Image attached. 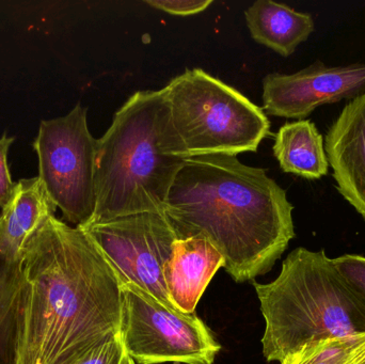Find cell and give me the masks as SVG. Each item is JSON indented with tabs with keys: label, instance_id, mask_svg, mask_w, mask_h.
<instances>
[{
	"label": "cell",
	"instance_id": "cell-3",
	"mask_svg": "<svg viewBox=\"0 0 365 364\" xmlns=\"http://www.w3.org/2000/svg\"><path fill=\"white\" fill-rule=\"evenodd\" d=\"M185 160L164 90L133 94L98 139L96 212L88 224L145 212L163 213Z\"/></svg>",
	"mask_w": 365,
	"mask_h": 364
},
{
	"label": "cell",
	"instance_id": "cell-1",
	"mask_svg": "<svg viewBox=\"0 0 365 364\" xmlns=\"http://www.w3.org/2000/svg\"><path fill=\"white\" fill-rule=\"evenodd\" d=\"M19 269L12 364H75L121 335V282L83 229L49 216Z\"/></svg>",
	"mask_w": 365,
	"mask_h": 364
},
{
	"label": "cell",
	"instance_id": "cell-8",
	"mask_svg": "<svg viewBox=\"0 0 365 364\" xmlns=\"http://www.w3.org/2000/svg\"><path fill=\"white\" fill-rule=\"evenodd\" d=\"M81 229L102 252L121 284H135L175 309L167 293L163 269L178 237L164 213L132 214Z\"/></svg>",
	"mask_w": 365,
	"mask_h": 364
},
{
	"label": "cell",
	"instance_id": "cell-11",
	"mask_svg": "<svg viewBox=\"0 0 365 364\" xmlns=\"http://www.w3.org/2000/svg\"><path fill=\"white\" fill-rule=\"evenodd\" d=\"M223 266L225 259L204 237L177 239L163 269L167 293L175 309L195 313L215 274Z\"/></svg>",
	"mask_w": 365,
	"mask_h": 364
},
{
	"label": "cell",
	"instance_id": "cell-17",
	"mask_svg": "<svg viewBox=\"0 0 365 364\" xmlns=\"http://www.w3.org/2000/svg\"><path fill=\"white\" fill-rule=\"evenodd\" d=\"M128 357L121 335H118L96 346L75 364H128Z\"/></svg>",
	"mask_w": 365,
	"mask_h": 364
},
{
	"label": "cell",
	"instance_id": "cell-10",
	"mask_svg": "<svg viewBox=\"0 0 365 364\" xmlns=\"http://www.w3.org/2000/svg\"><path fill=\"white\" fill-rule=\"evenodd\" d=\"M324 142L336 190L365 220V91L345 105Z\"/></svg>",
	"mask_w": 365,
	"mask_h": 364
},
{
	"label": "cell",
	"instance_id": "cell-2",
	"mask_svg": "<svg viewBox=\"0 0 365 364\" xmlns=\"http://www.w3.org/2000/svg\"><path fill=\"white\" fill-rule=\"evenodd\" d=\"M294 207L264 169L236 156L184 162L163 213L178 239L202 236L225 259L236 282L268 273L295 237Z\"/></svg>",
	"mask_w": 365,
	"mask_h": 364
},
{
	"label": "cell",
	"instance_id": "cell-12",
	"mask_svg": "<svg viewBox=\"0 0 365 364\" xmlns=\"http://www.w3.org/2000/svg\"><path fill=\"white\" fill-rule=\"evenodd\" d=\"M245 17L253 40L285 58L315 31L312 15L272 0H257Z\"/></svg>",
	"mask_w": 365,
	"mask_h": 364
},
{
	"label": "cell",
	"instance_id": "cell-5",
	"mask_svg": "<svg viewBox=\"0 0 365 364\" xmlns=\"http://www.w3.org/2000/svg\"><path fill=\"white\" fill-rule=\"evenodd\" d=\"M185 160L257 152L270 136L263 108L202 68H187L163 88Z\"/></svg>",
	"mask_w": 365,
	"mask_h": 364
},
{
	"label": "cell",
	"instance_id": "cell-14",
	"mask_svg": "<svg viewBox=\"0 0 365 364\" xmlns=\"http://www.w3.org/2000/svg\"><path fill=\"white\" fill-rule=\"evenodd\" d=\"M365 333L325 340L302 348L281 364H364Z\"/></svg>",
	"mask_w": 365,
	"mask_h": 364
},
{
	"label": "cell",
	"instance_id": "cell-7",
	"mask_svg": "<svg viewBox=\"0 0 365 364\" xmlns=\"http://www.w3.org/2000/svg\"><path fill=\"white\" fill-rule=\"evenodd\" d=\"M121 337L136 364H212L221 346L195 313H182L122 284Z\"/></svg>",
	"mask_w": 365,
	"mask_h": 364
},
{
	"label": "cell",
	"instance_id": "cell-18",
	"mask_svg": "<svg viewBox=\"0 0 365 364\" xmlns=\"http://www.w3.org/2000/svg\"><path fill=\"white\" fill-rule=\"evenodd\" d=\"M145 4L169 14L189 16L205 11L212 0H145Z\"/></svg>",
	"mask_w": 365,
	"mask_h": 364
},
{
	"label": "cell",
	"instance_id": "cell-21",
	"mask_svg": "<svg viewBox=\"0 0 365 364\" xmlns=\"http://www.w3.org/2000/svg\"><path fill=\"white\" fill-rule=\"evenodd\" d=\"M364 364H365V363H364Z\"/></svg>",
	"mask_w": 365,
	"mask_h": 364
},
{
	"label": "cell",
	"instance_id": "cell-15",
	"mask_svg": "<svg viewBox=\"0 0 365 364\" xmlns=\"http://www.w3.org/2000/svg\"><path fill=\"white\" fill-rule=\"evenodd\" d=\"M19 288V264L11 262L0 250V346L4 342L13 345Z\"/></svg>",
	"mask_w": 365,
	"mask_h": 364
},
{
	"label": "cell",
	"instance_id": "cell-13",
	"mask_svg": "<svg viewBox=\"0 0 365 364\" xmlns=\"http://www.w3.org/2000/svg\"><path fill=\"white\" fill-rule=\"evenodd\" d=\"M272 150L283 172L307 180H319L328 175L330 166L324 137L310 120L281 126Z\"/></svg>",
	"mask_w": 365,
	"mask_h": 364
},
{
	"label": "cell",
	"instance_id": "cell-20",
	"mask_svg": "<svg viewBox=\"0 0 365 364\" xmlns=\"http://www.w3.org/2000/svg\"><path fill=\"white\" fill-rule=\"evenodd\" d=\"M128 364H136V363H135V361L133 360V359L130 358V357H128Z\"/></svg>",
	"mask_w": 365,
	"mask_h": 364
},
{
	"label": "cell",
	"instance_id": "cell-6",
	"mask_svg": "<svg viewBox=\"0 0 365 364\" xmlns=\"http://www.w3.org/2000/svg\"><path fill=\"white\" fill-rule=\"evenodd\" d=\"M88 109L76 105L63 117L43 120L34 142L38 175L47 196L64 219L87 226L96 212L98 139L88 126Z\"/></svg>",
	"mask_w": 365,
	"mask_h": 364
},
{
	"label": "cell",
	"instance_id": "cell-19",
	"mask_svg": "<svg viewBox=\"0 0 365 364\" xmlns=\"http://www.w3.org/2000/svg\"><path fill=\"white\" fill-rule=\"evenodd\" d=\"M14 137L6 135L0 138V209H4L12 199L15 190V183L11 177L8 164V153Z\"/></svg>",
	"mask_w": 365,
	"mask_h": 364
},
{
	"label": "cell",
	"instance_id": "cell-4",
	"mask_svg": "<svg viewBox=\"0 0 365 364\" xmlns=\"http://www.w3.org/2000/svg\"><path fill=\"white\" fill-rule=\"evenodd\" d=\"M253 286L265 320L262 346L267 361L282 363L312 344L365 333V303L325 250L297 248L277 279Z\"/></svg>",
	"mask_w": 365,
	"mask_h": 364
},
{
	"label": "cell",
	"instance_id": "cell-9",
	"mask_svg": "<svg viewBox=\"0 0 365 364\" xmlns=\"http://www.w3.org/2000/svg\"><path fill=\"white\" fill-rule=\"evenodd\" d=\"M365 91V63L330 66L321 60L294 74L263 79V110L274 117L306 120L323 105L354 100Z\"/></svg>",
	"mask_w": 365,
	"mask_h": 364
},
{
	"label": "cell",
	"instance_id": "cell-16",
	"mask_svg": "<svg viewBox=\"0 0 365 364\" xmlns=\"http://www.w3.org/2000/svg\"><path fill=\"white\" fill-rule=\"evenodd\" d=\"M332 260L349 288L365 303V256L344 254Z\"/></svg>",
	"mask_w": 365,
	"mask_h": 364
}]
</instances>
